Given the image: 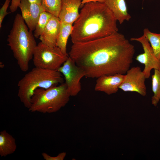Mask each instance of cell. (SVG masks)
Instances as JSON below:
<instances>
[{
    "label": "cell",
    "mask_w": 160,
    "mask_h": 160,
    "mask_svg": "<svg viewBox=\"0 0 160 160\" xmlns=\"http://www.w3.org/2000/svg\"><path fill=\"white\" fill-rule=\"evenodd\" d=\"M135 52L134 46L117 32L95 40L73 43L68 56L84 70L85 77L97 78L126 73Z\"/></svg>",
    "instance_id": "obj_1"
},
{
    "label": "cell",
    "mask_w": 160,
    "mask_h": 160,
    "mask_svg": "<svg viewBox=\"0 0 160 160\" xmlns=\"http://www.w3.org/2000/svg\"><path fill=\"white\" fill-rule=\"evenodd\" d=\"M117 20L103 2L84 4L74 23L71 35L73 44L103 37L118 32Z\"/></svg>",
    "instance_id": "obj_2"
},
{
    "label": "cell",
    "mask_w": 160,
    "mask_h": 160,
    "mask_svg": "<svg viewBox=\"0 0 160 160\" xmlns=\"http://www.w3.org/2000/svg\"><path fill=\"white\" fill-rule=\"evenodd\" d=\"M28 28L21 15L17 14L7 39L8 45L20 69L24 72L28 70L29 62L37 45L32 31Z\"/></svg>",
    "instance_id": "obj_3"
},
{
    "label": "cell",
    "mask_w": 160,
    "mask_h": 160,
    "mask_svg": "<svg viewBox=\"0 0 160 160\" xmlns=\"http://www.w3.org/2000/svg\"><path fill=\"white\" fill-rule=\"evenodd\" d=\"M63 82L62 75L58 71L35 67L18 81L17 95L24 106L29 109L31 98L36 89H47Z\"/></svg>",
    "instance_id": "obj_4"
},
{
    "label": "cell",
    "mask_w": 160,
    "mask_h": 160,
    "mask_svg": "<svg viewBox=\"0 0 160 160\" xmlns=\"http://www.w3.org/2000/svg\"><path fill=\"white\" fill-rule=\"evenodd\" d=\"M70 96L65 83L47 89H37L31 98L29 111L43 113L56 112L67 104Z\"/></svg>",
    "instance_id": "obj_5"
},
{
    "label": "cell",
    "mask_w": 160,
    "mask_h": 160,
    "mask_svg": "<svg viewBox=\"0 0 160 160\" xmlns=\"http://www.w3.org/2000/svg\"><path fill=\"white\" fill-rule=\"evenodd\" d=\"M69 57L64 54L57 46L50 47L39 42L35 47L33 62L35 67L57 70Z\"/></svg>",
    "instance_id": "obj_6"
},
{
    "label": "cell",
    "mask_w": 160,
    "mask_h": 160,
    "mask_svg": "<svg viewBox=\"0 0 160 160\" xmlns=\"http://www.w3.org/2000/svg\"><path fill=\"white\" fill-rule=\"evenodd\" d=\"M57 71L64 76L71 96L77 95L81 90V80L85 76L84 70L69 57Z\"/></svg>",
    "instance_id": "obj_7"
},
{
    "label": "cell",
    "mask_w": 160,
    "mask_h": 160,
    "mask_svg": "<svg viewBox=\"0 0 160 160\" xmlns=\"http://www.w3.org/2000/svg\"><path fill=\"white\" fill-rule=\"evenodd\" d=\"M125 79L119 87L125 92H136L141 96L146 95L145 76L139 66L130 68L127 72Z\"/></svg>",
    "instance_id": "obj_8"
},
{
    "label": "cell",
    "mask_w": 160,
    "mask_h": 160,
    "mask_svg": "<svg viewBox=\"0 0 160 160\" xmlns=\"http://www.w3.org/2000/svg\"><path fill=\"white\" fill-rule=\"evenodd\" d=\"M131 41H136L141 44L144 52L137 56L136 60L144 65L143 71L146 79L149 78L152 69H160V60L156 57L147 39L144 35L138 38H132Z\"/></svg>",
    "instance_id": "obj_9"
},
{
    "label": "cell",
    "mask_w": 160,
    "mask_h": 160,
    "mask_svg": "<svg viewBox=\"0 0 160 160\" xmlns=\"http://www.w3.org/2000/svg\"><path fill=\"white\" fill-rule=\"evenodd\" d=\"M19 7L29 30L32 31H34L41 13L44 11L42 6L31 3L28 0H21Z\"/></svg>",
    "instance_id": "obj_10"
},
{
    "label": "cell",
    "mask_w": 160,
    "mask_h": 160,
    "mask_svg": "<svg viewBox=\"0 0 160 160\" xmlns=\"http://www.w3.org/2000/svg\"><path fill=\"white\" fill-rule=\"evenodd\" d=\"M125 77V75L121 74L100 76L97 78L95 90L104 92L108 95L115 93L118 92Z\"/></svg>",
    "instance_id": "obj_11"
},
{
    "label": "cell",
    "mask_w": 160,
    "mask_h": 160,
    "mask_svg": "<svg viewBox=\"0 0 160 160\" xmlns=\"http://www.w3.org/2000/svg\"><path fill=\"white\" fill-rule=\"evenodd\" d=\"M81 0H61L60 10L58 17L61 22L73 24L79 16V9Z\"/></svg>",
    "instance_id": "obj_12"
},
{
    "label": "cell",
    "mask_w": 160,
    "mask_h": 160,
    "mask_svg": "<svg viewBox=\"0 0 160 160\" xmlns=\"http://www.w3.org/2000/svg\"><path fill=\"white\" fill-rule=\"evenodd\" d=\"M60 23L59 17L53 15L39 38L41 41L50 47L57 46Z\"/></svg>",
    "instance_id": "obj_13"
},
{
    "label": "cell",
    "mask_w": 160,
    "mask_h": 160,
    "mask_svg": "<svg viewBox=\"0 0 160 160\" xmlns=\"http://www.w3.org/2000/svg\"><path fill=\"white\" fill-rule=\"evenodd\" d=\"M103 2L112 12L120 24L131 19L125 0H103Z\"/></svg>",
    "instance_id": "obj_14"
},
{
    "label": "cell",
    "mask_w": 160,
    "mask_h": 160,
    "mask_svg": "<svg viewBox=\"0 0 160 160\" xmlns=\"http://www.w3.org/2000/svg\"><path fill=\"white\" fill-rule=\"evenodd\" d=\"M17 148L15 138L5 130L0 132V156L6 157L13 153Z\"/></svg>",
    "instance_id": "obj_15"
},
{
    "label": "cell",
    "mask_w": 160,
    "mask_h": 160,
    "mask_svg": "<svg viewBox=\"0 0 160 160\" xmlns=\"http://www.w3.org/2000/svg\"><path fill=\"white\" fill-rule=\"evenodd\" d=\"M73 29L72 24L61 22L57 46L66 55H68L66 51V45L68 38L72 33Z\"/></svg>",
    "instance_id": "obj_16"
},
{
    "label": "cell",
    "mask_w": 160,
    "mask_h": 160,
    "mask_svg": "<svg viewBox=\"0 0 160 160\" xmlns=\"http://www.w3.org/2000/svg\"><path fill=\"white\" fill-rule=\"evenodd\" d=\"M152 89L153 95L151 98V103L156 107L160 100V69H154L152 76Z\"/></svg>",
    "instance_id": "obj_17"
},
{
    "label": "cell",
    "mask_w": 160,
    "mask_h": 160,
    "mask_svg": "<svg viewBox=\"0 0 160 160\" xmlns=\"http://www.w3.org/2000/svg\"><path fill=\"white\" fill-rule=\"evenodd\" d=\"M143 35L148 40L155 56L160 60V33L152 32L145 28L143 30Z\"/></svg>",
    "instance_id": "obj_18"
},
{
    "label": "cell",
    "mask_w": 160,
    "mask_h": 160,
    "mask_svg": "<svg viewBox=\"0 0 160 160\" xmlns=\"http://www.w3.org/2000/svg\"><path fill=\"white\" fill-rule=\"evenodd\" d=\"M53 15L50 13L45 11L41 13L34 31L33 35L36 38H39Z\"/></svg>",
    "instance_id": "obj_19"
},
{
    "label": "cell",
    "mask_w": 160,
    "mask_h": 160,
    "mask_svg": "<svg viewBox=\"0 0 160 160\" xmlns=\"http://www.w3.org/2000/svg\"><path fill=\"white\" fill-rule=\"evenodd\" d=\"M41 5L45 11L58 17L61 8V0H41Z\"/></svg>",
    "instance_id": "obj_20"
},
{
    "label": "cell",
    "mask_w": 160,
    "mask_h": 160,
    "mask_svg": "<svg viewBox=\"0 0 160 160\" xmlns=\"http://www.w3.org/2000/svg\"><path fill=\"white\" fill-rule=\"evenodd\" d=\"M11 0H5L0 10V28L1 27L2 23L5 17L9 13L7 10Z\"/></svg>",
    "instance_id": "obj_21"
},
{
    "label": "cell",
    "mask_w": 160,
    "mask_h": 160,
    "mask_svg": "<svg viewBox=\"0 0 160 160\" xmlns=\"http://www.w3.org/2000/svg\"><path fill=\"white\" fill-rule=\"evenodd\" d=\"M41 155L45 160H63L66 156V153L65 152H62L55 156H51L45 152H43Z\"/></svg>",
    "instance_id": "obj_22"
},
{
    "label": "cell",
    "mask_w": 160,
    "mask_h": 160,
    "mask_svg": "<svg viewBox=\"0 0 160 160\" xmlns=\"http://www.w3.org/2000/svg\"><path fill=\"white\" fill-rule=\"evenodd\" d=\"M11 4L9 8L12 12H14L16 11L17 8L19 7L20 3L21 0H11Z\"/></svg>",
    "instance_id": "obj_23"
},
{
    "label": "cell",
    "mask_w": 160,
    "mask_h": 160,
    "mask_svg": "<svg viewBox=\"0 0 160 160\" xmlns=\"http://www.w3.org/2000/svg\"><path fill=\"white\" fill-rule=\"evenodd\" d=\"M81 6H82L85 4L91 2H103V0H81Z\"/></svg>",
    "instance_id": "obj_24"
},
{
    "label": "cell",
    "mask_w": 160,
    "mask_h": 160,
    "mask_svg": "<svg viewBox=\"0 0 160 160\" xmlns=\"http://www.w3.org/2000/svg\"><path fill=\"white\" fill-rule=\"evenodd\" d=\"M29 1L32 3H36L41 4V0H28Z\"/></svg>",
    "instance_id": "obj_25"
},
{
    "label": "cell",
    "mask_w": 160,
    "mask_h": 160,
    "mask_svg": "<svg viewBox=\"0 0 160 160\" xmlns=\"http://www.w3.org/2000/svg\"><path fill=\"white\" fill-rule=\"evenodd\" d=\"M143 1L144 0H143Z\"/></svg>",
    "instance_id": "obj_26"
}]
</instances>
